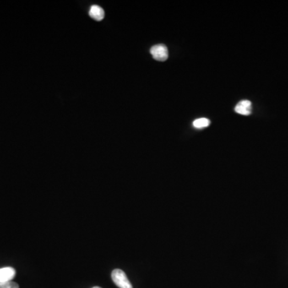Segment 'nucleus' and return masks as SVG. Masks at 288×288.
I'll use <instances>...</instances> for the list:
<instances>
[{
    "label": "nucleus",
    "mask_w": 288,
    "mask_h": 288,
    "mask_svg": "<svg viewBox=\"0 0 288 288\" xmlns=\"http://www.w3.org/2000/svg\"><path fill=\"white\" fill-rule=\"evenodd\" d=\"M111 278L115 285L120 288H133L125 272L122 270H114L111 273Z\"/></svg>",
    "instance_id": "obj_1"
},
{
    "label": "nucleus",
    "mask_w": 288,
    "mask_h": 288,
    "mask_svg": "<svg viewBox=\"0 0 288 288\" xmlns=\"http://www.w3.org/2000/svg\"><path fill=\"white\" fill-rule=\"evenodd\" d=\"M151 54L154 60L158 61H166L168 59V51L164 44H157L151 48Z\"/></svg>",
    "instance_id": "obj_2"
},
{
    "label": "nucleus",
    "mask_w": 288,
    "mask_h": 288,
    "mask_svg": "<svg viewBox=\"0 0 288 288\" xmlns=\"http://www.w3.org/2000/svg\"><path fill=\"white\" fill-rule=\"evenodd\" d=\"M15 270L12 267L0 268V284L12 281L15 276Z\"/></svg>",
    "instance_id": "obj_3"
},
{
    "label": "nucleus",
    "mask_w": 288,
    "mask_h": 288,
    "mask_svg": "<svg viewBox=\"0 0 288 288\" xmlns=\"http://www.w3.org/2000/svg\"><path fill=\"white\" fill-rule=\"evenodd\" d=\"M236 113L243 115H249L251 113V103L249 100H242L235 106Z\"/></svg>",
    "instance_id": "obj_4"
},
{
    "label": "nucleus",
    "mask_w": 288,
    "mask_h": 288,
    "mask_svg": "<svg viewBox=\"0 0 288 288\" xmlns=\"http://www.w3.org/2000/svg\"><path fill=\"white\" fill-rule=\"evenodd\" d=\"M89 15L92 19L97 21H101L104 18L105 12L101 7H99L98 5H92L91 7Z\"/></svg>",
    "instance_id": "obj_5"
},
{
    "label": "nucleus",
    "mask_w": 288,
    "mask_h": 288,
    "mask_svg": "<svg viewBox=\"0 0 288 288\" xmlns=\"http://www.w3.org/2000/svg\"><path fill=\"white\" fill-rule=\"evenodd\" d=\"M210 123V120L207 118H200V119H197L194 121L193 126L197 129H203L205 127H208Z\"/></svg>",
    "instance_id": "obj_6"
},
{
    "label": "nucleus",
    "mask_w": 288,
    "mask_h": 288,
    "mask_svg": "<svg viewBox=\"0 0 288 288\" xmlns=\"http://www.w3.org/2000/svg\"><path fill=\"white\" fill-rule=\"evenodd\" d=\"M0 288H19V285L13 281L0 284Z\"/></svg>",
    "instance_id": "obj_7"
},
{
    "label": "nucleus",
    "mask_w": 288,
    "mask_h": 288,
    "mask_svg": "<svg viewBox=\"0 0 288 288\" xmlns=\"http://www.w3.org/2000/svg\"><path fill=\"white\" fill-rule=\"evenodd\" d=\"M99 288V287H94V288Z\"/></svg>",
    "instance_id": "obj_8"
}]
</instances>
